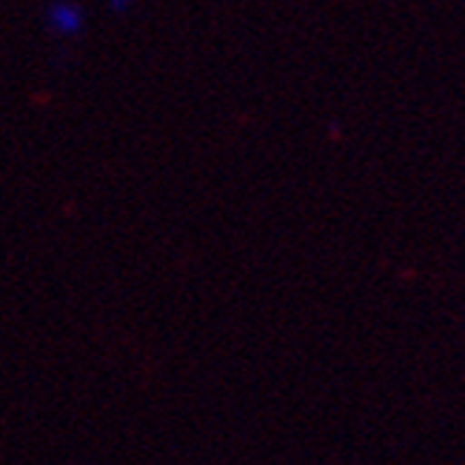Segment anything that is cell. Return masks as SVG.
Listing matches in <instances>:
<instances>
[{"mask_svg":"<svg viewBox=\"0 0 465 465\" xmlns=\"http://www.w3.org/2000/svg\"><path fill=\"white\" fill-rule=\"evenodd\" d=\"M84 12H80L74 4H57L49 9V26L52 32H57L60 37H74L84 32Z\"/></svg>","mask_w":465,"mask_h":465,"instance_id":"obj_1","label":"cell"}]
</instances>
